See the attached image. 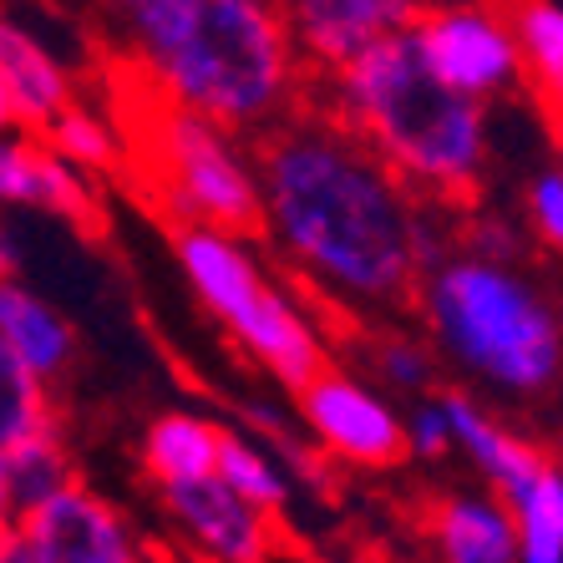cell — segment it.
<instances>
[{
  "label": "cell",
  "instance_id": "4fadbf2b",
  "mask_svg": "<svg viewBox=\"0 0 563 563\" xmlns=\"http://www.w3.org/2000/svg\"><path fill=\"white\" fill-rule=\"evenodd\" d=\"M0 87L11 97L15 128H26V132H41L71 102L66 66L56 62L52 46L36 31H26L11 15H0Z\"/></svg>",
  "mask_w": 563,
  "mask_h": 563
},
{
  "label": "cell",
  "instance_id": "30bf717a",
  "mask_svg": "<svg viewBox=\"0 0 563 563\" xmlns=\"http://www.w3.org/2000/svg\"><path fill=\"white\" fill-rule=\"evenodd\" d=\"M36 563H143V549L122 512L102 503L92 487L66 483L46 503L15 518Z\"/></svg>",
  "mask_w": 563,
  "mask_h": 563
},
{
  "label": "cell",
  "instance_id": "7a4b0ae2",
  "mask_svg": "<svg viewBox=\"0 0 563 563\" xmlns=\"http://www.w3.org/2000/svg\"><path fill=\"white\" fill-rule=\"evenodd\" d=\"M132 52L168 107L229 132L285 118L300 77L275 0H157L132 15Z\"/></svg>",
  "mask_w": 563,
  "mask_h": 563
},
{
  "label": "cell",
  "instance_id": "9a60e30c",
  "mask_svg": "<svg viewBox=\"0 0 563 563\" xmlns=\"http://www.w3.org/2000/svg\"><path fill=\"white\" fill-rule=\"evenodd\" d=\"M442 411H446V427H452V446H462V452L487 472V483L498 487L503 498H508L512 487H523L528 477L549 462L533 442L508 432L503 421H493L477 401H467V396H442Z\"/></svg>",
  "mask_w": 563,
  "mask_h": 563
},
{
  "label": "cell",
  "instance_id": "603a6c76",
  "mask_svg": "<svg viewBox=\"0 0 563 563\" xmlns=\"http://www.w3.org/2000/svg\"><path fill=\"white\" fill-rule=\"evenodd\" d=\"M213 477H219L223 487H234L239 498H250L254 508L275 512L279 503L289 498V483L285 472L275 467V462L264 457L254 442H244V437H219V457H213Z\"/></svg>",
  "mask_w": 563,
  "mask_h": 563
},
{
  "label": "cell",
  "instance_id": "ba28073f",
  "mask_svg": "<svg viewBox=\"0 0 563 563\" xmlns=\"http://www.w3.org/2000/svg\"><path fill=\"white\" fill-rule=\"evenodd\" d=\"M300 411L330 457L355 462V467H391L407 457L401 417L376 391H366L361 380L341 376V371H314L300 386Z\"/></svg>",
  "mask_w": 563,
  "mask_h": 563
},
{
  "label": "cell",
  "instance_id": "5b68a950",
  "mask_svg": "<svg viewBox=\"0 0 563 563\" xmlns=\"http://www.w3.org/2000/svg\"><path fill=\"white\" fill-rule=\"evenodd\" d=\"M178 264H184L188 285L198 289V300L223 320V330L285 386L300 391L325 366V345L314 325L279 295L275 279L260 269V260L244 250V234L188 223L178 229Z\"/></svg>",
  "mask_w": 563,
  "mask_h": 563
},
{
  "label": "cell",
  "instance_id": "ffe728a7",
  "mask_svg": "<svg viewBox=\"0 0 563 563\" xmlns=\"http://www.w3.org/2000/svg\"><path fill=\"white\" fill-rule=\"evenodd\" d=\"M41 432H56L46 380L31 366H21L11 345L0 341V457Z\"/></svg>",
  "mask_w": 563,
  "mask_h": 563
},
{
  "label": "cell",
  "instance_id": "4dcf8cb0",
  "mask_svg": "<svg viewBox=\"0 0 563 563\" xmlns=\"http://www.w3.org/2000/svg\"><path fill=\"white\" fill-rule=\"evenodd\" d=\"M107 5H118V11L137 15V11H147V5H157V0H107Z\"/></svg>",
  "mask_w": 563,
  "mask_h": 563
},
{
  "label": "cell",
  "instance_id": "7c38bea8",
  "mask_svg": "<svg viewBox=\"0 0 563 563\" xmlns=\"http://www.w3.org/2000/svg\"><path fill=\"white\" fill-rule=\"evenodd\" d=\"M0 203L62 213V219L81 223V229L97 223L92 184L81 178V168L56 157L36 132H5L0 137Z\"/></svg>",
  "mask_w": 563,
  "mask_h": 563
},
{
  "label": "cell",
  "instance_id": "2e32d148",
  "mask_svg": "<svg viewBox=\"0 0 563 563\" xmlns=\"http://www.w3.org/2000/svg\"><path fill=\"white\" fill-rule=\"evenodd\" d=\"M0 341L11 345L15 361L31 366L41 380L62 376L66 361H71V325L41 295L11 285V279L0 285Z\"/></svg>",
  "mask_w": 563,
  "mask_h": 563
},
{
  "label": "cell",
  "instance_id": "484cf974",
  "mask_svg": "<svg viewBox=\"0 0 563 563\" xmlns=\"http://www.w3.org/2000/svg\"><path fill=\"white\" fill-rule=\"evenodd\" d=\"M401 432H407V452H421V457H442L446 446H452V427H446L442 401H432V407H421L411 421H401Z\"/></svg>",
  "mask_w": 563,
  "mask_h": 563
},
{
  "label": "cell",
  "instance_id": "5bb4252c",
  "mask_svg": "<svg viewBox=\"0 0 563 563\" xmlns=\"http://www.w3.org/2000/svg\"><path fill=\"white\" fill-rule=\"evenodd\" d=\"M427 533L437 563H518V533L503 498H442Z\"/></svg>",
  "mask_w": 563,
  "mask_h": 563
},
{
  "label": "cell",
  "instance_id": "9c48e42d",
  "mask_svg": "<svg viewBox=\"0 0 563 563\" xmlns=\"http://www.w3.org/2000/svg\"><path fill=\"white\" fill-rule=\"evenodd\" d=\"M275 5L295 56L320 71H335L376 41L411 31L432 0H275Z\"/></svg>",
  "mask_w": 563,
  "mask_h": 563
},
{
  "label": "cell",
  "instance_id": "6da1fadb",
  "mask_svg": "<svg viewBox=\"0 0 563 563\" xmlns=\"http://www.w3.org/2000/svg\"><path fill=\"white\" fill-rule=\"evenodd\" d=\"M260 209L305 275L361 305H401L427 275V203H417L355 132L295 118L260 147Z\"/></svg>",
  "mask_w": 563,
  "mask_h": 563
},
{
  "label": "cell",
  "instance_id": "e0dca14e",
  "mask_svg": "<svg viewBox=\"0 0 563 563\" xmlns=\"http://www.w3.org/2000/svg\"><path fill=\"white\" fill-rule=\"evenodd\" d=\"M503 21H508L518 71L528 87L559 102L563 92V11L559 0H503Z\"/></svg>",
  "mask_w": 563,
  "mask_h": 563
},
{
  "label": "cell",
  "instance_id": "52a82bcc",
  "mask_svg": "<svg viewBox=\"0 0 563 563\" xmlns=\"http://www.w3.org/2000/svg\"><path fill=\"white\" fill-rule=\"evenodd\" d=\"M411 41L437 81H446L452 92L483 107L493 97H508L523 81L503 5H493V0H432L417 15Z\"/></svg>",
  "mask_w": 563,
  "mask_h": 563
},
{
  "label": "cell",
  "instance_id": "3957f363",
  "mask_svg": "<svg viewBox=\"0 0 563 563\" xmlns=\"http://www.w3.org/2000/svg\"><path fill=\"white\" fill-rule=\"evenodd\" d=\"M330 77L341 128L355 132L411 194L437 203L477 194L487 173V107L437 81L411 31L366 46Z\"/></svg>",
  "mask_w": 563,
  "mask_h": 563
},
{
  "label": "cell",
  "instance_id": "d6986e66",
  "mask_svg": "<svg viewBox=\"0 0 563 563\" xmlns=\"http://www.w3.org/2000/svg\"><path fill=\"white\" fill-rule=\"evenodd\" d=\"M512 533H518V563H563V477L553 462L512 487L508 498Z\"/></svg>",
  "mask_w": 563,
  "mask_h": 563
},
{
  "label": "cell",
  "instance_id": "f546056e",
  "mask_svg": "<svg viewBox=\"0 0 563 563\" xmlns=\"http://www.w3.org/2000/svg\"><path fill=\"white\" fill-rule=\"evenodd\" d=\"M11 264H15V254H11V239L0 234V285L11 279Z\"/></svg>",
  "mask_w": 563,
  "mask_h": 563
},
{
  "label": "cell",
  "instance_id": "277c9868",
  "mask_svg": "<svg viewBox=\"0 0 563 563\" xmlns=\"http://www.w3.org/2000/svg\"><path fill=\"white\" fill-rule=\"evenodd\" d=\"M421 305L437 341L467 371L512 396H538L553 386L559 320L512 264L487 254H446L421 275Z\"/></svg>",
  "mask_w": 563,
  "mask_h": 563
},
{
  "label": "cell",
  "instance_id": "4316f807",
  "mask_svg": "<svg viewBox=\"0 0 563 563\" xmlns=\"http://www.w3.org/2000/svg\"><path fill=\"white\" fill-rule=\"evenodd\" d=\"M0 563H36V553H31V543L21 538V528H5V533H0Z\"/></svg>",
  "mask_w": 563,
  "mask_h": 563
},
{
  "label": "cell",
  "instance_id": "8992f818",
  "mask_svg": "<svg viewBox=\"0 0 563 563\" xmlns=\"http://www.w3.org/2000/svg\"><path fill=\"white\" fill-rule=\"evenodd\" d=\"M147 163L157 178V203L178 219V229L188 223L223 234L264 229L260 178L229 128L194 118L184 107H163L147 128Z\"/></svg>",
  "mask_w": 563,
  "mask_h": 563
},
{
  "label": "cell",
  "instance_id": "7402d4cb",
  "mask_svg": "<svg viewBox=\"0 0 563 563\" xmlns=\"http://www.w3.org/2000/svg\"><path fill=\"white\" fill-rule=\"evenodd\" d=\"M36 137L52 147L56 157H66L71 168H81V173H102V168L118 163V132H112V122L107 118H97L92 107L66 102L62 112L36 132Z\"/></svg>",
  "mask_w": 563,
  "mask_h": 563
},
{
  "label": "cell",
  "instance_id": "d4e9b609",
  "mask_svg": "<svg viewBox=\"0 0 563 563\" xmlns=\"http://www.w3.org/2000/svg\"><path fill=\"white\" fill-rule=\"evenodd\" d=\"M376 371L391 380V386H401V391H417V386H427V376H432V361H427V351H421L417 341H380Z\"/></svg>",
  "mask_w": 563,
  "mask_h": 563
},
{
  "label": "cell",
  "instance_id": "83f0119b",
  "mask_svg": "<svg viewBox=\"0 0 563 563\" xmlns=\"http://www.w3.org/2000/svg\"><path fill=\"white\" fill-rule=\"evenodd\" d=\"M15 528V503H11V483H5V462H0V533Z\"/></svg>",
  "mask_w": 563,
  "mask_h": 563
},
{
  "label": "cell",
  "instance_id": "f1b7e54d",
  "mask_svg": "<svg viewBox=\"0 0 563 563\" xmlns=\"http://www.w3.org/2000/svg\"><path fill=\"white\" fill-rule=\"evenodd\" d=\"M5 132H15V112H11V97H5V87H0V137Z\"/></svg>",
  "mask_w": 563,
  "mask_h": 563
},
{
  "label": "cell",
  "instance_id": "44dd1931",
  "mask_svg": "<svg viewBox=\"0 0 563 563\" xmlns=\"http://www.w3.org/2000/svg\"><path fill=\"white\" fill-rule=\"evenodd\" d=\"M0 462H5L15 518L26 508H36V503H46L52 493H62L66 483H77V477H71V457H66V446L56 432H41V437H31V442L11 446Z\"/></svg>",
  "mask_w": 563,
  "mask_h": 563
},
{
  "label": "cell",
  "instance_id": "8fae6325",
  "mask_svg": "<svg viewBox=\"0 0 563 563\" xmlns=\"http://www.w3.org/2000/svg\"><path fill=\"white\" fill-rule=\"evenodd\" d=\"M163 503L209 563H269L275 553V518L250 498H239L234 487H223L213 472L198 483L163 487Z\"/></svg>",
  "mask_w": 563,
  "mask_h": 563
},
{
  "label": "cell",
  "instance_id": "cb8c5ba5",
  "mask_svg": "<svg viewBox=\"0 0 563 563\" xmlns=\"http://www.w3.org/2000/svg\"><path fill=\"white\" fill-rule=\"evenodd\" d=\"M528 223L538 229L543 244H563V173H559V163H543V168L528 178Z\"/></svg>",
  "mask_w": 563,
  "mask_h": 563
},
{
  "label": "cell",
  "instance_id": "ac0fdd59",
  "mask_svg": "<svg viewBox=\"0 0 563 563\" xmlns=\"http://www.w3.org/2000/svg\"><path fill=\"white\" fill-rule=\"evenodd\" d=\"M219 427L203 417H188V411H168L157 417L143 437V462L157 477V487L173 483H198L213 472V457H219Z\"/></svg>",
  "mask_w": 563,
  "mask_h": 563
}]
</instances>
